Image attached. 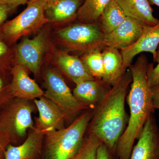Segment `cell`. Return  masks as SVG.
I'll use <instances>...</instances> for the list:
<instances>
[{
	"label": "cell",
	"instance_id": "cell-15",
	"mask_svg": "<svg viewBox=\"0 0 159 159\" xmlns=\"http://www.w3.org/2000/svg\"><path fill=\"white\" fill-rule=\"evenodd\" d=\"M30 130L21 145H8L4 153V159H31L38 154L45 134L34 127Z\"/></svg>",
	"mask_w": 159,
	"mask_h": 159
},
{
	"label": "cell",
	"instance_id": "cell-18",
	"mask_svg": "<svg viewBox=\"0 0 159 159\" xmlns=\"http://www.w3.org/2000/svg\"><path fill=\"white\" fill-rule=\"evenodd\" d=\"M125 16L137 20L146 26L156 25L159 20L154 16L148 0H115Z\"/></svg>",
	"mask_w": 159,
	"mask_h": 159
},
{
	"label": "cell",
	"instance_id": "cell-5",
	"mask_svg": "<svg viewBox=\"0 0 159 159\" xmlns=\"http://www.w3.org/2000/svg\"><path fill=\"white\" fill-rule=\"evenodd\" d=\"M31 101L13 98L0 111V133L8 136L11 142L22 139L27 131L34 127V106Z\"/></svg>",
	"mask_w": 159,
	"mask_h": 159
},
{
	"label": "cell",
	"instance_id": "cell-30",
	"mask_svg": "<svg viewBox=\"0 0 159 159\" xmlns=\"http://www.w3.org/2000/svg\"><path fill=\"white\" fill-rule=\"evenodd\" d=\"M152 92L154 107L159 110V85L152 88Z\"/></svg>",
	"mask_w": 159,
	"mask_h": 159
},
{
	"label": "cell",
	"instance_id": "cell-11",
	"mask_svg": "<svg viewBox=\"0 0 159 159\" xmlns=\"http://www.w3.org/2000/svg\"><path fill=\"white\" fill-rule=\"evenodd\" d=\"M39 115L35 118V128L45 134L65 128V115L53 101L43 96L34 99Z\"/></svg>",
	"mask_w": 159,
	"mask_h": 159
},
{
	"label": "cell",
	"instance_id": "cell-25",
	"mask_svg": "<svg viewBox=\"0 0 159 159\" xmlns=\"http://www.w3.org/2000/svg\"><path fill=\"white\" fill-rule=\"evenodd\" d=\"M6 70H0V111L11 99L10 84Z\"/></svg>",
	"mask_w": 159,
	"mask_h": 159
},
{
	"label": "cell",
	"instance_id": "cell-2",
	"mask_svg": "<svg viewBox=\"0 0 159 159\" xmlns=\"http://www.w3.org/2000/svg\"><path fill=\"white\" fill-rule=\"evenodd\" d=\"M132 80L128 68L94 109L88 127L89 134L94 135L114 152L128 124L125 100Z\"/></svg>",
	"mask_w": 159,
	"mask_h": 159
},
{
	"label": "cell",
	"instance_id": "cell-31",
	"mask_svg": "<svg viewBox=\"0 0 159 159\" xmlns=\"http://www.w3.org/2000/svg\"><path fill=\"white\" fill-rule=\"evenodd\" d=\"M10 5L12 8H16L20 5H24L28 3L29 0H9Z\"/></svg>",
	"mask_w": 159,
	"mask_h": 159
},
{
	"label": "cell",
	"instance_id": "cell-35",
	"mask_svg": "<svg viewBox=\"0 0 159 159\" xmlns=\"http://www.w3.org/2000/svg\"><path fill=\"white\" fill-rule=\"evenodd\" d=\"M45 1H46V2L47 3H49V2H51V1H52V0H44Z\"/></svg>",
	"mask_w": 159,
	"mask_h": 159
},
{
	"label": "cell",
	"instance_id": "cell-6",
	"mask_svg": "<svg viewBox=\"0 0 159 159\" xmlns=\"http://www.w3.org/2000/svg\"><path fill=\"white\" fill-rule=\"evenodd\" d=\"M47 6L44 0H29L22 12L0 26L5 39L12 44L20 38L37 31L48 22L46 16Z\"/></svg>",
	"mask_w": 159,
	"mask_h": 159
},
{
	"label": "cell",
	"instance_id": "cell-34",
	"mask_svg": "<svg viewBox=\"0 0 159 159\" xmlns=\"http://www.w3.org/2000/svg\"><path fill=\"white\" fill-rule=\"evenodd\" d=\"M0 4H5V5H10V2L9 0H0Z\"/></svg>",
	"mask_w": 159,
	"mask_h": 159
},
{
	"label": "cell",
	"instance_id": "cell-10",
	"mask_svg": "<svg viewBox=\"0 0 159 159\" xmlns=\"http://www.w3.org/2000/svg\"><path fill=\"white\" fill-rule=\"evenodd\" d=\"M145 27L137 20L126 16L116 29L104 34V45L120 51L128 48L136 42Z\"/></svg>",
	"mask_w": 159,
	"mask_h": 159
},
{
	"label": "cell",
	"instance_id": "cell-7",
	"mask_svg": "<svg viewBox=\"0 0 159 159\" xmlns=\"http://www.w3.org/2000/svg\"><path fill=\"white\" fill-rule=\"evenodd\" d=\"M43 78L46 89L44 97L57 104L63 112L66 119L75 116L84 110L89 109L75 98L62 76L57 71L48 69L44 73Z\"/></svg>",
	"mask_w": 159,
	"mask_h": 159
},
{
	"label": "cell",
	"instance_id": "cell-28",
	"mask_svg": "<svg viewBox=\"0 0 159 159\" xmlns=\"http://www.w3.org/2000/svg\"><path fill=\"white\" fill-rule=\"evenodd\" d=\"M11 143V140L8 136L0 133V159H4L5 151Z\"/></svg>",
	"mask_w": 159,
	"mask_h": 159
},
{
	"label": "cell",
	"instance_id": "cell-19",
	"mask_svg": "<svg viewBox=\"0 0 159 159\" xmlns=\"http://www.w3.org/2000/svg\"><path fill=\"white\" fill-rule=\"evenodd\" d=\"M84 0H52L47 3L48 21L62 23L77 18V11Z\"/></svg>",
	"mask_w": 159,
	"mask_h": 159
},
{
	"label": "cell",
	"instance_id": "cell-17",
	"mask_svg": "<svg viewBox=\"0 0 159 159\" xmlns=\"http://www.w3.org/2000/svg\"><path fill=\"white\" fill-rule=\"evenodd\" d=\"M104 65L102 80L110 87L118 81L126 72L123 57L120 51L105 47L102 51Z\"/></svg>",
	"mask_w": 159,
	"mask_h": 159
},
{
	"label": "cell",
	"instance_id": "cell-29",
	"mask_svg": "<svg viewBox=\"0 0 159 159\" xmlns=\"http://www.w3.org/2000/svg\"><path fill=\"white\" fill-rule=\"evenodd\" d=\"M13 8L10 5L0 4V26L5 23L9 12Z\"/></svg>",
	"mask_w": 159,
	"mask_h": 159
},
{
	"label": "cell",
	"instance_id": "cell-14",
	"mask_svg": "<svg viewBox=\"0 0 159 159\" xmlns=\"http://www.w3.org/2000/svg\"><path fill=\"white\" fill-rule=\"evenodd\" d=\"M110 88L102 80L94 79L76 84L73 93L78 101L94 109Z\"/></svg>",
	"mask_w": 159,
	"mask_h": 159
},
{
	"label": "cell",
	"instance_id": "cell-33",
	"mask_svg": "<svg viewBox=\"0 0 159 159\" xmlns=\"http://www.w3.org/2000/svg\"><path fill=\"white\" fill-rule=\"evenodd\" d=\"M151 6L156 5L159 7V0H148Z\"/></svg>",
	"mask_w": 159,
	"mask_h": 159
},
{
	"label": "cell",
	"instance_id": "cell-20",
	"mask_svg": "<svg viewBox=\"0 0 159 159\" xmlns=\"http://www.w3.org/2000/svg\"><path fill=\"white\" fill-rule=\"evenodd\" d=\"M126 17L116 1L111 0L102 11L98 23L104 34H107L116 29Z\"/></svg>",
	"mask_w": 159,
	"mask_h": 159
},
{
	"label": "cell",
	"instance_id": "cell-32",
	"mask_svg": "<svg viewBox=\"0 0 159 159\" xmlns=\"http://www.w3.org/2000/svg\"><path fill=\"white\" fill-rule=\"evenodd\" d=\"M82 153L83 148L82 146V147H81V148H80V150L79 152H78V153L75 156L73 157L71 159H81V157H82Z\"/></svg>",
	"mask_w": 159,
	"mask_h": 159
},
{
	"label": "cell",
	"instance_id": "cell-1",
	"mask_svg": "<svg viewBox=\"0 0 159 159\" xmlns=\"http://www.w3.org/2000/svg\"><path fill=\"white\" fill-rule=\"evenodd\" d=\"M146 55L142 54L128 68L132 76L130 89L126 97L130 116L128 124L116 146L115 153L119 159H129L134 142L139 139L145 122L155 109L152 88L148 84Z\"/></svg>",
	"mask_w": 159,
	"mask_h": 159
},
{
	"label": "cell",
	"instance_id": "cell-3",
	"mask_svg": "<svg viewBox=\"0 0 159 159\" xmlns=\"http://www.w3.org/2000/svg\"><path fill=\"white\" fill-rule=\"evenodd\" d=\"M92 114L93 111L86 112L67 128L46 134L48 159H71L79 152Z\"/></svg>",
	"mask_w": 159,
	"mask_h": 159
},
{
	"label": "cell",
	"instance_id": "cell-24",
	"mask_svg": "<svg viewBox=\"0 0 159 159\" xmlns=\"http://www.w3.org/2000/svg\"><path fill=\"white\" fill-rule=\"evenodd\" d=\"M101 143V141L94 135L89 134L83 144L81 159H97V151Z\"/></svg>",
	"mask_w": 159,
	"mask_h": 159
},
{
	"label": "cell",
	"instance_id": "cell-16",
	"mask_svg": "<svg viewBox=\"0 0 159 159\" xmlns=\"http://www.w3.org/2000/svg\"><path fill=\"white\" fill-rule=\"evenodd\" d=\"M55 60L57 67L76 84L95 79L81 59L77 56L60 51L56 54Z\"/></svg>",
	"mask_w": 159,
	"mask_h": 159
},
{
	"label": "cell",
	"instance_id": "cell-13",
	"mask_svg": "<svg viewBox=\"0 0 159 159\" xmlns=\"http://www.w3.org/2000/svg\"><path fill=\"white\" fill-rule=\"evenodd\" d=\"M159 46V22L155 26L145 27L136 42L120 51L125 67L128 69L131 65L134 57L143 52L150 53L154 59Z\"/></svg>",
	"mask_w": 159,
	"mask_h": 159
},
{
	"label": "cell",
	"instance_id": "cell-21",
	"mask_svg": "<svg viewBox=\"0 0 159 159\" xmlns=\"http://www.w3.org/2000/svg\"><path fill=\"white\" fill-rule=\"evenodd\" d=\"M111 0H84L77 11L79 23L95 24L98 23L102 11Z\"/></svg>",
	"mask_w": 159,
	"mask_h": 159
},
{
	"label": "cell",
	"instance_id": "cell-12",
	"mask_svg": "<svg viewBox=\"0 0 159 159\" xmlns=\"http://www.w3.org/2000/svg\"><path fill=\"white\" fill-rule=\"evenodd\" d=\"M10 71L11 75L10 92L12 98L32 100L43 96V91L29 77L25 68L15 64Z\"/></svg>",
	"mask_w": 159,
	"mask_h": 159
},
{
	"label": "cell",
	"instance_id": "cell-27",
	"mask_svg": "<svg viewBox=\"0 0 159 159\" xmlns=\"http://www.w3.org/2000/svg\"><path fill=\"white\" fill-rule=\"evenodd\" d=\"M97 159H119L113 152L111 151L103 143L98 148Z\"/></svg>",
	"mask_w": 159,
	"mask_h": 159
},
{
	"label": "cell",
	"instance_id": "cell-4",
	"mask_svg": "<svg viewBox=\"0 0 159 159\" xmlns=\"http://www.w3.org/2000/svg\"><path fill=\"white\" fill-rule=\"evenodd\" d=\"M104 34L99 23H78L61 29L56 32L58 43L68 51L84 54L95 50L102 51Z\"/></svg>",
	"mask_w": 159,
	"mask_h": 159
},
{
	"label": "cell",
	"instance_id": "cell-9",
	"mask_svg": "<svg viewBox=\"0 0 159 159\" xmlns=\"http://www.w3.org/2000/svg\"><path fill=\"white\" fill-rule=\"evenodd\" d=\"M154 114L145 122L129 159H159V128Z\"/></svg>",
	"mask_w": 159,
	"mask_h": 159
},
{
	"label": "cell",
	"instance_id": "cell-36",
	"mask_svg": "<svg viewBox=\"0 0 159 159\" xmlns=\"http://www.w3.org/2000/svg\"></svg>",
	"mask_w": 159,
	"mask_h": 159
},
{
	"label": "cell",
	"instance_id": "cell-26",
	"mask_svg": "<svg viewBox=\"0 0 159 159\" xmlns=\"http://www.w3.org/2000/svg\"><path fill=\"white\" fill-rule=\"evenodd\" d=\"M157 64L154 67L152 63H148L147 69V77L148 84L151 88L159 85V46L157 50L156 56L153 59Z\"/></svg>",
	"mask_w": 159,
	"mask_h": 159
},
{
	"label": "cell",
	"instance_id": "cell-22",
	"mask_svg": "<svg viewBox=\"0 0 159 159\" xmlns=\"http://www.w3.org/2000/svg\"><path fill=\"white\" fill-rule=\"evenodd\" d=\"M101 50H95L83 55L80 59L95 79L102 80L104 75V65Z\"/></svg>",
	"mask_w": 159,
	"mask_h": 159
},
{
	"label": "cell",
	"instance_id": "cell-23",
	"mask_svg": "<svg viewBox=\"0 0 159 159\" xmlns=\"http://www.w3.org/2000/svg\"><path fill=\"white\" fill-rule=\"evenodd\" d=\"M5 39L0 29V70H10L14 64L15 49Z\"/></svg>",
	"mask_w": 159,
	"mask_h": 159
},
{
	"label": "cell",
	"instance_id": "cell-8",
	"mask_svg": "<svg viewBox=\"0 0 159 159\" xmlns=\"http://www.w3.org/2000/svg\"><path fill=\"white\" fill-rule=\"evenodd\" d=\"M48 44V34L44 30L31 39H23L15 49L14 64L20 65L34 75H37Z\"/></svg>",
	"mask_w": 159,
	"mask_h": 159
}]
</instances>
